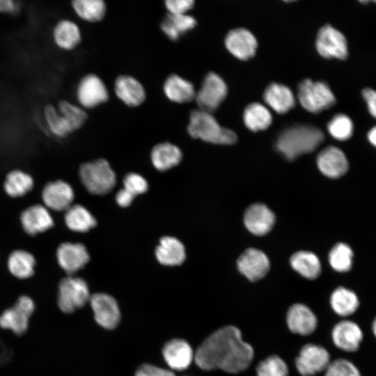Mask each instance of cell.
Returning a JSON list of instances; mask_svg holds the SVG:
<instances>
[{"instance_id": "cell-44", "label": "cell", "mask_w": 376, "mask_h": 376, "mask_svg": "<svg viewBox=\"0 0 376 376\" xmlns=\"http://www.w3.org/2000/svg\"><path fill=\"white\" fill-rule=\"evenodd\" d=\"M193 0H166L164 6L170 15H185L194 6Z\"/></svg>"}, {"instance_id": "cell-34", "label": "cell", "mask_w": 376, "mask_h": 376, "mask_svg": "<svg viewBox=\"0 0 376 376\" xmlns=\"http://www.w3.org/2000/svg\"><path fill=\"white\" fill-rule=\"evenodd\" d=\"M71 7L79 18L87 22H100L107 13V5L102 0H74Z\"/></svg>"}, {"instance_id": "cell-11", "label": "cell", "mask_w": 376, "mask_h": 376, "mask_svg": "<svg viewBox=\"0 0 376 376\" xmlns=\"http://www.w3.org/2000/svg\"><path fill=\"white\" fill-rule=\"evenodd\" d=\"M315 46L318 53L326 58L345 59L347 56V43L344 35L331 25L318 31Z\"/></svg>"}, {"instance_id": "cell-1", "label": "cell", "mask_w": 376, "mask_h": 376, "mask_svg": "<svg viewBox=\"0 0 376 376\" xmlns=\"http://www.w3.org/2000/svg\"><path fill=\"white\" fill-rule=\"evenodd\" d=\"M252 346L244 342L240 330L227 325L207 336L194 354L197 366L205 370L220 369L229 373L245 370L253 359Z\"/></svg>"}, {"instance_id": "cell-12", "label": "cell", "mask_w": 376, "mask_h": 376, "mask_svg": "<svg viewBox=\"0 0 376 376\" xmlns=\"http://www.w3.org/2000/svg\"><path fill=\"white\" fill-rule=\"evenodd\" d=\"M74 191L71 185L62 180L47 182L43 187L41 198L43 205L54 211H65L74 200Z\"/></svg>"}, {"instance_id": "cell-30", "label": "cell", "mask_w": 376, "mask_h": 376, "mask_svg": "<svg viewBox=\"0 0 376 376\" xmlns=\"http://www.w3.org/2000/svg\"><path fill=\"white\" fill-rule=\"evenodd\" d=\"M196 25V19L188 14H167L162 21L160 28L169 39L176 41L183 34L193 29Z\"/></svg>"}, {"instance_id": "cell-33", "label": "cell", "mask_w": 376, "mask_h": 376, "mask_svg": "<svg viewBox=\"0 0 376 376\" xmlns=\"http://www.w3.org/2000/svg\"><path fill=\"white\" fill-rule=\"evenodd\" d=\"M64 220L72 231L85 233L96 225V220L91 213L81 205H72L65 211Z\"/></svg>"}, {"instance_id": "cell-16", "label": "cell", "mask_w": 376, "mask_h": 376, "mask_svg": "<svg viewBox=\"0 0 376 376\" xmlns=\"http://www.w3.org/2000/svg\"><path fill=\"white\" fill-rule=\"evenodd\" d=\"M113 91L116 96L127 107H139L146 99V92L143 84L128 75H121L116 78Z\"/></svg>"}, {"instance_id": "cell-6", "label": "cell", "mask_w": 376, "mask_h": 376, "mask_svg": "<svg viewBox=\"0 0 376 376\" xmlns=\"http://www.w3.org/2000/svg\"><path fill=\"white\" fill-rule=\"evenodd\" d=\"M87 283L79 277L68 276L58 284L57 304L65 313H71L83 307L90 300Z\"/></svg>"}, {"instance_id": "cell-51", "label": "cell", "mask_w": 376, "mask_h": 376, "mask_svg": "<svg viewBox=\"0 0 376 376\" xmlns=\"http://www.w3.org/2000/svg\"><path fill=\"white\" fill-rule=\"evenodd\" d=\"M374 1V2H375V3H376V0H375V1Z\"/></svg>"}, {"instance_id": "cell-45", "label": "cell", "mask_w": 376, "mask_h": 376, "mask_svg": "<svg viewBox=\"0 0 376 376\" xmlns=\"http://www.w3.org/2000/svg\"><path fill=\"white\" fill-rule=\"evenodd\" d=\"M135 376H175V374L171 370L146 363L139 367Z\"/></svg>"}, {"instance_id": "cell-18", "label": "cell", "mask_w": 376, "mask_h": 376, "mask_svg": "<svg viewBox=\"0 0 376 376\" xmlns=\"http://www.w3.org/2000/svg\"><path fill=\"white\" fill-rule=\"evenodd\" d=\"M363 331L357 323L343 320L333 328L331 338L334 345L340 350L352 352L357 351L363 340Z\"/></svg>"}, {"instance_id": "cell-5", "label": "cell", "mask_w": 376, "mask_h": 376, "mask_svg": "<svg viewBox=\"0 0 376 376\" xmlns=\"http://www.w3.org/2000/svg\"><path fill=\"white\" fill-rule=\"evenodd\" d=\"M298 100L307 111L318 113L331 108L336 98L329 86L323 81L304 79L298 86Z\"/></svg>"}, {"instance_id": "cell-8", "label": "cell", "mask_w": 376, "mask_h": 376, "mask_svg": "<svg viewBox=\"0 0 376 376\" xmlns=\"http://www.w3.org/2000/svg\"><path fill=\"white\" fill-rule=\"evenodd\" d=\"M75 97L78 104L86 110L107 102L109 93L102 79L97 75L90 73L79 81L75 89Z\"/></svg>"}, {"instance_id": "cell-39", "label": "cell", "mask_w": 376, "mask_h": 376, "mask_svg": "<svg viewBox=\"0 0 376 376\" xmlns=\"http://www.w3.org/2000/svg\"><path fill=\"white\" fill-rule=\"evenodd\" d=\"M352 251L343 243L337 244L329 253V263L334 269L339 272H347L352 263Z\"/></svg>"}, {"instance_id": "cell-7", "label": "cell", "mask_w": 376, "mask_h": 376, "mask_svg": "<svg viewBox=\"0 0 376 376\" xmlns=\"http://www.w3.org/2000/svg\"><path fill=\"white\" fill-rule=\"evenodd\" d=\"M36 309L33 299L26 295L19 296L15 304L0 314V328L16 335H22L29 329L30 319Z\"/></svg>"}, {"instance_id": "cell-10", "label": "cell", "mask_w": 376, "mask_h": 376, "mask_svg": "<svg viewBox=\"0 0 376 376\" xmlns=\"http://www.w3.org/2000/svg\"><path fill=\"white\" fill-rule=\"evenodd\" d=\"M330 362L329 353L324 347L310 343L301 349L295 366L302 376H313L325 370Z\"/></svg>"}, {"instance_id": "cell-32", "label": "cell", "mask_w": 376, "mask_h": 376, "mask_svg": "<svg viewBox=\"0 0 376 376\" xmlns=\"http://www.w3.org/2000/svg\"><path fill=\"white\" fill-rule=\"evenodd\" d=\"M45 127L47 132L56 139H65L73 134L55 104H46L42 111Z\"/></svg>"}, {"instance_id": "cell-9", "label": "cell", "mask_w": 376, "mask_h": 376, "mask_svg": "<svg viewBox=\"0 0 376 376\" xmlns=\"http://www.w3.org/2000/svg\"><path fill=\"white\" fill-rule=\"evenodd\" d=\"M226 83L214 72H209L196 93L195 100L198 109L212 113L217 109L227 95Z\"/></svg>"}, {"instance_id": "cell-38", "label": "cell", "mask_w": 376, "mask_h": 376, "mask_svg": "<svg viewBox=\"0 0 376 376\" xmlns=\"http://www.w3.org/2000/svg\"><path fill=\"white\" fill-rule=\"evenodd\" d=\"M56 106L72 133L81 128L88 119L86 111L78 104L68 100H60Z\"/></svg>"}, {"instance_id": "cell-21", "label": "cell", "mask_w": 376, "mask_h": 376, "mask_svg": "<svg viewBox=\"0 0 376 376\" xmlns=\"http://www.w3.org/2000/svg\"><path fill=\"white\" fill-rule=\"evenodd\" d=\"M317 164L320 171L331 178L343 175L349 168L345 155L340 149L332 146L325 148L319 153Z\"/></svg>"}, {"instance_id": "cell-15", "label": "cell", "mask_w": 376, "mask_h": 376, "mask_svg": "<svg viewBox=\"0 0 376 376\" xmlns=\"http://www.w3.org/2000/svg\"><path fill=\"white\" fill-rule=\"evenodd\" d=\"M19 219L24 231L31 236L45 233L54 224L49 210L42 204L32 205L24 209Z\"/></svg>"}, {"instance_id": "cell-49", "label": "cell", "mask_w": 376, "mask_h": 376, "mask_svg": "<svg viewBox=\"0 0 376 376\" xmlns=\"http://www.w3.org/2000/svg\"><path fill=\"white\" fill-rule=\"evenodd\" d=\"M369 141L376 147V126L372 127L368 133Z\"/></svg>"}, {"instance_id": "cell-37", "label": "cell", "mask_w": 376, "mask_h": 376, "mask_svg": "<svg viewBox=\"0 0 376 376\" xmlns=\"http://www.w3.org/2000/svg\"><path fill=\"white\" fill-rule=\"evenodd\" d=\"M243 119L246 127L253 132L267 129L272 121L269 111L264 105L256 102L245 108Z\"/></svg>"}, {"instance_id": "cell-27", "label": "cell", "mask_w": 376, "mask_h": 376, "mask_svg": "<svg viewBox=\"0 0 376 376\" xmlns=\"http://www.w3.org/2000/svg\"><path fill=\"white\" fill-rule=\"evenodd\" d=\"M263 99L278 113L288 112L295 103L292 91L286 86L278 83H272L266 88Z\"/></svg>"}, {"instance_id": "cell-2", "label": "cell", "mask_w": 376, "mask_h": 376, "mask_svg": "<svg viewBox=\"0 0 376 376\" xmlns=\"http://www.w3.org/2000/svg\"><path fill=\"white\" fill-rule=\"evenodd\" d=\"M324 139V134L319 128L307 125H296L285 129L279 134L276 147L288 160L292 161L301 155L314 151Z\"/></svg>"}, {"instance_id": "cell-35", "label": "cell", "mask_w": 376, "mask_h": 376, "mask_svg": "<svg viewBox=\"0 0 376 376\" xmlns=\"http://www.w3.org/2000/svg\"><path fill=\"white\" fill-rule=\"evenodd\" d=\"M330 304L336 314L346 317L353 314L357 310L359 300L353 291L339 287L332 292Z\"/></svg>"}, {"instance_id": "cell-40", "label": "cell", "mask_w": 376, "mask_h": 376, "mask_svg": "<svg viewBox=\"0 0 376 376\" xmlns=\"http://www.w3.org/2000/svg\"><path fill=\"white\" fill-rule=\"evenodd\" d=\"M353 129L352 120L347 115L343 113L334 116L327 124L329 134L339 141L349 139L352 135Z\"/></svg>"}, {"instance_id": "cell-28", "label": "cell", "mask_w": 376, "mask_h": 376, "mask_svg": "<svg viewBox=\"0 0 376 376\" xmlns=\"http://www.w3.org/2000/svg\"><path fill=\"white\" fill-rule=\"evenodd\" d=\"M36 260L29 251L15 249L8 256L7 267L14 277L18 279H28L35 274Z\"/></svg>"}, {"instance_id": "cell-23", "label": "cell", "mask_w": 376, "mask_h": 376, "mask_svg": "<svg viewBox=\"0 0 376 376\" xmlns=\"http://www.w3.org/2000/svg\"><path fill=\"white\" fill-rule=\"evenodd\" d=\"M162 353L168 366L176 370L187 368L194 358L191 347L182 339H173L167 342L163 347Z\"/></svg>"}, {"instance_id": "cell-4", "label": "cell", "mask_w": 376, "mask_h": 376, "mask_svg": "<svg viewBox=\"0 0 376 376\" xmlns=\"http://www.w3.org/2000/svg\"><path fill=\"white\" fill-rule=\"evenodd\" d=\"M79 173L83 185L93 194H107L116 185L115 173L104 159L84 163Z\"/></svg>"}, {"instance_id": "cell-47", "label": "cell", "mask_w": 376, "mask_h": 376, "mask_svg": "<svg viewBox=\"0 0 376 376\" xmlns=\"http://www.w3.org/2000/svg\"><path fill=\"white\" fill-rule=\"evenodd\" d=\"M20 10L19 2L15 0H0V14L16 15Z\"/></svg>"}, {"instance_id": "cell-14", "label": "cell", "mask_w": 376, "mask_h": 376, "mask_svg": "<svg viewBox=\"0 0 376 376\" xmlns=\"http://www.w3.org/2000/svg\"><path fill=\"white\" fill-rule=\"evenodd\" d=\"M90 302L97 324L107 329H114L118 324L120 310L116 301L111 296L96 293L90 297Z\"/></svg>"}, {"instance_id": "cell-19", "label": "cell", "mask_w": 376, "mask_h": 376, "mask_svg": "<svg viewBox=\"0 0 376 376\" xmlns=\"http://www.w3.org/2000/svg\"><path fill=\"white\" fill-rule=\"evenodd\" d=\"M239 271L249 281H256L263 278L269 269L267 256L256 249H246L237 260Z\"/></svg>"}, {"instance_id": "cell-29", "label": "cell", "mask_w": 376, "mask_h": 376, "mask_svg": "<svg viewBox=\"0 0 376 376\" xmlns=\"http://www.w3.org/2000/svg\"><path fill=\"white\" fill-rule=\"evenodd\" d=\"M182 153L175 144L162 142L152 149L150 158L154 167L159 171H166L177 166L182 159Z\"/></svg>"}, {"instance_id": "cell-36", "label": "cell", "mask_w": 376, "mask_h": 376, "mask_svg": "<svg viewBox=\"0 0 376 376\" xmlns=\"http://www.w3.org/2000/svg\"><path fill=\"white\" fill-rule=\"evenodd\" d=\"M292 268L304 277L315 279L320 274L321 266L318 258L309 251H298L290 258Z\"/></svg>"}, {"instance_id": "cell-25", "label": "cell", "mask_w": 376, "mask_h": 376, "mask_svg": "<svg viewBox=\"0 0 376 376\" xmlns=\"http://www.w3.org/2000/svg\"><path fill=\"white\" fill-rule=\"evenodd\" d=\"M166 97L176 104H185L195 100L196 93L193 84L177 74L168 76L163 84Z\"/></svg>"}, {"instance_id": "cell-3", "label": "cell", "mask_w": 376, "mask_h": 376, "mask_svg": "<svg viewBox=\"0 0 376 376\" xmlns=\"http://www.w3.org/2000/svg\"><path fill=\"white\" fill-rule=\"evenodd\" d=\"M187 130L192 138L214 144L230 145L237 140L234 132L221 127L211 113L201 109L191 111Z\"/></svg>"}, {"instance_id": "cell-43", "label": "cell", "mask_w": 376, "mask_h": 376, "mask_svg": "<svg viewBox=\"0 0 376 376\" xmlns=\"http://www.w3.org/2000/svg\"><path fill=\"white\" fill-rule=\"evenodd\" d=\"M124 189L134 196L143 194L148 189V182L143 177L135 173L127 174L123 180Z\"/></svg>"}, {"instance_id": "cell-24", "label": "cell", "mask_w": 376, "mask_h": 376, "mask_svg": "<svg viewBox=\"0 0 376 376\" xmlns=\"http://www.w3.org/2000/svg\"><path fill=\"white\" fill-rule=\"evenodd\" d=\"M275 221L274 213L265 205L256 203L245 212L244 222L246 228L253 234L263 235L273 227Z\"/></svg>"}, {"instance_id": "cell-20", "label": "cell", "mask_w": 376, "mask_h": 376, "mask_svg": "<svg viewBox=\"0 0 376 376\" xmlns=\"http://www.w3.org/2000/svg\"><path fill=\"white\" fill-rule=\"evenodd\" d=\"M228 50L241 60H247L256 53L257 40L254 36L245 29H236L228 33L225 38Z\"/></svg>"}, {"instance_id": "cell-13", "label": "cell", "mask_w": 376, "mask_h": 376, "mask_svg": "<svg viewBox=\"0 0 376 376\" xmlns=\"http://www.w3.org/2000/svg\"><path fill=\"white\" fill-rule=\"evenodd\" d=\"M56 256L60 267L68 276L82 269L89 260L88 251L81 243L63 242L58 246Z\"/></svg>"}, {"instance_id": "cell-48", "label": "cell", "mask_w": 376, "mask_h": 376, "mask_svg": "<svg viewBox=\"0 0 376 376\" xmlns=\"http://www.w3.org/2000/svg\"><path fill=\"white\" fill-rule=\"evenodd\" d=\"M134 197L130 192L123 188L117 193L116 201L120 206L127 207L132 203Z\"/></svg>"}, {"instance_id": "cell-41", "label": "cell", "mask_w": 376, "mask_h": 376, "mask_svg": "<svg viewBox=\"0 0 376 376\" xmlns=\"http://www.w3.org/2000/svg\"><path fill=\"white\" fill-rule=\"evenodd\" d=\"M257 376H288L286 363L279 356L272 355L260 361L256 368Z\"/></svg>"}, {"instance_id": "cell-26", "label": "cell", "mask_w": 376, "mask_h": 376, "mask_svg": "<svg viewBox=\"0 0 376 376\" xmlns=\"http://www.w3.org/2000/svg\"><path fill=\"white\" fill-rule=\"evenodd\" d=\"M155 256L159 263L167 266L181 265L186 257L183 244L177 238L170 236L160 240Z\"/></svg>"}, {"instance_id": "cell-31", "label": "cell", "mask_w": 376, "mask_h": 376, "mask_svg": "<svg viewBox=\"0 0 376 376\" xmlns=\"http://www.w3.org/2000/svg\"><path fill=\"white\" fill-rule=\"evenodd\" d=\"M34 187L33 177L21 169H13L6 175L3 189L11 198H19L31 191Z\"/></svg>"}, {"instance_id": "cell-22", "label": "cell", "mask_w": 376, "mask_h": 376, "mask_svg": "<svg viewBox=\"0 0 376 376\" xmlns=\"http://www.w3.org/2000/svg\"><path fill=\"white\" fill-rule=\"evenodd\" d=\"M286 322L292 333L303 336L312 334L318 324L314 313L307 306L299 303L295 304L289 308Z\"/></svg>"}, {"instance_id": "cell-50", "label": "cell", "mask_w": 376, "mask_h": 376, "mask_svg": "<svg viewBox=\"0 0 376 376\" xmlns=\"http://www.w3.org/2000/svg\"><path fill=\"white\" fill-rule=\"evenodd\" d=\"M372 330H373V332L375 336L376 337V318H375V320L373 322Z\"/></svg>"}, {"instance_id": "cell-46", "label": "cell", "mask_w": 376, "mask_h": 376, "mask_svg": "<svg viewBox=\"0 0 376 376\" xmlns=\"http://www.w3.org/2000/svg\"><path fill=\"white\" fill-rule=\"evenodd\" d=\"M362 96L366 102L369 113L376 118V91L370 88L362 91Z\"/></svg>"}, {"instance_id": "cell-17", "label": "cell", "mask_w": 376, "mask_h": 376, "mask_svg": "<svg viewBox=\"0 0 376 376\" xmlns=\"http://www.w3.org/2000/svg\"><path fill=\"white\" fill-rule=\"evenodd\" d=\"M51 37L55 47L64 52L75 49L82 39L79 25L73 20L67 18L61 19L54 24Z\"/></svg>"}, {"instance_id": "cell-42", "label": "cell", "mask_w": 376, "mask_h": 376, "mask_svg": "<svg viewBox=\"0 0 376 376\" xmlns=\"http://www.w3.org/2000/svg\"><path fill=\"white\" fill-rule=\"evenodd\" d=\"M324 371V376H361L357 367L345 359H338L330 362Z\"/></svg>"}]
</instances>
